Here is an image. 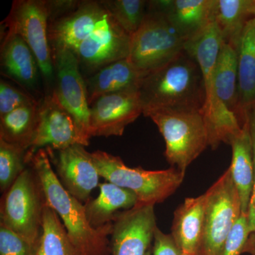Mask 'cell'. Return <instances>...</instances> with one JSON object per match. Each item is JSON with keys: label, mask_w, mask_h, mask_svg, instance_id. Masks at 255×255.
I'll return each mask as SVG.
<instances>
[{"label": "cell", "mask_w": 255, "mask_h": 255, "mask_svg": "<svg viewBox=\"0 0 255 255\" xmlns=\"http://www.w3.org/2000/svg\"><path fill=\"white\" fill-rule=\"evenodd\" d=\"M29 164L39 178L46 204L59 216L77 255L112 254L109 236L113 231V223L104 227H92L87 217L85 205L62 185L45 149L37 151Z\"/></svg>", "instance_id": "cell-1"}, {"label": "cell", "mask_w": 255, "mask_h": 255, "mask_svg": "<svg viewBox=\"0 0 255 255\" xmlns=\"http://www.w3.org/2000/svg\"><path fill=\"white\" fill-rule=\"evenodd\" d=\"M139 92L143 115L160 110L201 112L205 100L200 66L185 51L147 74Z\"/></svg>", "instance_id": "cell-2"}, {"label": "cell", "mask_w": 255, "mask_h": 255, "mask_svg": "<svg viewBox=\"0 0 255 255\" xmlns=\"http://www.w3.org/2000/svg\"><path fill=\"white\" fill-rule=\"evenodd\" d=\"M223 41L221 31L213 22L184 45V51L196 60L202 72L205 100L201 113L205 121L209 146L212 150H216L221 142L230 145L233 137L242 128L236 114L221 102L215 88V64Z\"/></svg>", "instance_id": "cell-3"}, {"label": "cell", "mask_w": 255, "mask_h": 255, "mask_svg": "<svg viewBox=\"0 0 255 255\" xmlns=\"http://www.w3.org/2000/svg\"><path fill=\"white\" fill-rule=\"evenodd\" d=\"M91 155L100 177L131 191L137 196V204L155 205L163 202L180 187L185 176L174 167L150 171L128 167L118 156L105 151L97 150Z\"/></svg>", "instance_id": "cell-4"}, {"label": "cell", "mask_w": 255, "mask_h": 255, "mask_svg": "<svg viewBox=\"0 0 255 255\" xmlns=\"http://www.w3.org/2000/svg\"><path fill=\"white\" fill-rule=\"evenodd\" d=\"M144 116L154 122L163 137L164 155L171 167L183 173L209 146L207 127L199 111L160 110Z\"/></svg>", "instance_id": "cell-5"}, {"label": "cell", "mask_w": 255, "mask_h": 255, "mask_svg": "<svg viewBox=\"0 0 255 255\" xmlns=\"http://www.w3.org/2000/svg\"><path fill=\"white\" fill-rule=\"evenodd\" d=\"M46 204L39 178L34 169L26 167L13 185L3 194L0 224L38 248Z\"/></svg>", "instance_id": "cell-6"}, {"label": "cell", "mask_w": 255, "mask_h": 255, "mask_svg": "<svg viewBox=\"0 0 255 255\" xmlns=\"http://www.w3.org/2000/svg\"><path fill=\"white\" fill-rule=\"evenodd\" d=\"M185 43L160 13L147 8L141 26L130 36L128 59L146 75L182 54Z\"/></svg>", "instance_id": "cell-7"}, {"label": "cell", "mask_w": 255, "mask_h": 255, "mask_svg": "<svg viewBox=\"0 0 255 255\" xmlns=\"http://www.w3.org/2000/svg\"><path fill=\"white\" fill-rule=\"evenodd\" d=\"M205 194L204 231L197 255H221L226 240L242 214L241 199L229 168Z\"/></svg>", "instance_id": "cell-8"}, {"label": "cell", "mask_w": 255, "mask_h": 255, "mask_svg": "<svg viewBox=\"0 0 255 255\" xmlns=\"http://www.w3.org/2000/svg\"><path fill=\"white\" fill-rule=\"evenodd\" d=\"M108 16L101 1H57L50 10L48 26L52 53L64 49L75 53Z\"/></svg>", "instance_id": "cell-9"}, {"label": "cell", "mask_w": 255, "mask_h": 255, "mask_svg": "<svg viewBox=\"0 0 255 255\" xmlns=\"http://www.w3.org/2000/svg\"><path fill=\"white\" fill-rule=\"evenodd\" d=\"M49 16L48 1L16 0L4 21L6 31L18 35L27 43L47 81L53 79L55 71L48 38Z\"/></svg>", "instance_id": "cell-10"}, {"label": "cell", "mask_w": 255, "mask_h": 255, "mask_svg": "<svg viewBox=\"0 0 255 255\" xmlns=\"http://www.w3.org/2000/svg\"><path fill=\"white\" fill-rule=\"evenodd\" d=\"M75 145L88 146L90 140L55 95L46 96L39 103L38 124L26 152V162L29 163L32 156L44 147L58 151Z\"/></svg>", "instance_id": "cell-11"}, {"label": "cell", "mask_w": 255, "mask_h": 255, "mask_svg": "<svg viewBox=\"0 0 255 255\" xmlns=\"http://www.w3.org/2000/svg\"><path fill=\"white\" fill-rule=\"evenodd\" d=\"M53 58L56 77L53 94L90 140V105L78 58L66 49L53 52Z\"/></svg>", "instance_id": "cell-12"}, {"label": "cell", "mask_w": 255, "mask_h": 255, "mask_svg": "<svg viewBox=\"0 0 255 255\" xmlns=\"http://www.w3.org/2000/svg\"><path fill=\"white\" fill-rule=\"evenodd\" d=\"M143 109L139 90H128L102 96L90 105L91 137L121 136Z\"/></svg>", "instance_id": "cell-13"}, {"label": "cell", "mask_w": 255, "mask_h": 255, "mask_svg": "<svg viewBox=\"0 0 255 255\" xmlns=\"http://www.w3.org/2000/svg\"><path fill=\"white\" fill-rule=\"evenodd\" d=\"M153 204H137L116 215L111 238L112 255H147L157 229Z\"/></svg>", "instance_id": "cell-14"}, {"label": "cell", "mask_w": 255, "mask_h": 255, "mask_svg": "<svg viewBox=\"0 0 255 255\" xmlns=\"http://www.w3.org/2000/svg\"><path fill=\"white\" fill-rule=\"evenodd\" d=\"M130 44V36L109 14L74 53L80 70L83 68L95 73L106 65L128 58Z\"/></svg>", "instance_id": "cell-15"}, {"label": "cell", "mask_w": 255, "mask_h": 255, "mask_svg": "<svg viewBox=\"0 0 255 255\" xmlns=\"http://www.w3.org/2000/svg\"><path fill=\"white\" fill-rule=\"evenodd\" d=\"M56 168L62 185L80 202H88L92 191L100 185V174L85 146L58 150Z\"/></svg>", "instance_id": "cell-16"}, {"label": "cell", "mask_w": 255, "mask_h": 255, "mask_svg": "<svg viewBox=\"0 0 255 255\" xmlns=\"http://www.w3.org/2000/svg\"><path fill=\"white\" fill-rule=\"evenodd\" d=\"M214 0H154L147 8L160 13L186 41L214 22Z\"/></svg>", "instance_id": "cell-17"}, {"label": "cell", "mask_w": 255, "mask_h": 255, "mask_svg": "<svg viewBox=\"0 0 255 255\" xmlns=\"http://www.w3.org/2000/svg\"><path fill=\"white\" fill-rule=\"evenodd\" d=\"M238 104L236 117L243 126L255 107V18L247 23L237 48Z\"/></svg>", "instance_id": "cell-18"}, {"label": "cell", "mask_w": 255, "mask_h": 255, "mask_svg": "<svg viewBox=\"0 0 255 255\" xmlns=\"http://www.w3.org/2000/svg\"><path fill=\"white\" fill-rule=\"evenodd\" d=\"M206 194L187 198L174 213L172 235L183 253L197 255L205 220Z\"/></svg>", "instance_id": "cell-19"}, {"label": "cell", "mask_w": 255, "mask_h": 255, "mask_svg": "<svg viewBox=\"0 0 255 255\" xmlns=\"http://www.w3.org/2000/svg\"><path fill=\"white\" fill-rule=\"evenodd\" d=\"M1 73L21 86L36 87L39 70L36 57L23 38L11 32L6 31L1 42Z\"/></svg>", "instance_id": "cell-20"}, {"label": "cell", "mask_w": 255, "mask_h": 255, "mask_svg": "<svg viewBox=\"0 0 255 255\" xmlns=\"http://www.w3.org/2000/svg\"><path fill=\"white\" fill-rule=\"evenodd\" d=\"M230 145L232 147V161L229 169L241 199L242 214L248 215L255 179L254 154L248 117Z\"/></svg>", "instance_id": "cell-21"}, {"label": "cell", "mask_w": 255, "mask_h": 255, "mask_svg": "<svg viewBox=\"0 0 255 255\" xmlns=\"http://www.w3.org/2000/svg\"><path fill=\"white\" fill-rule=\"evenodd\" d=\"M145 76L128 58L106 65L85 79L89 105L107 94L139 90Z\"/></svg>", "instance_id": "cell-22"}, {"label": "cell", "mask_w": 255, "mask_h": 255, "mask_svg": "<svg viewBox=\"0 0 255 255\" xmlns=\"http://www.w3.org/2000/svg\"><path fill=\"white\" fill-rule=\"evenodd\" d=\"M100 193L97 198L85 204L89 222L92 227L99 228L113 223L121 210L127 211L136 205L138 200L131 191L110 182L99 185Z\"/></svg>", "instance_id": "cell-23"}, {"label": "cell", "mask_w": 255, "mask_h": 255, "mask_svg": "<svg viewBox=\"0 0 255 255\" xmlns=\"http://www.w3.org/2000/svg\"><path fill=\"white\" fill-rule=\"evenodd\" d=\"M255 18V0H214V22L223 41L237 50L247 23Z\"/></svg>", "instance_id": "cell-24"}, {"label": "cell", "mask_w": 255, "mask_h": 255, "mask_svg": "<svg viewBox=\"0 0 255 255\" xmlns=\"http://www.w3.org/2000/svg\"><path fill=\"white\" fill-rule=\"evenodd\" d=\"M214 82L216 93L225 106L236 114L238 104L237 50L223 41L215 64Z\"/></svg>", "instance_id": "cell-25"}, {"label": "cell", "mask_w": 255, "mask_h": 255, "mask_svg": "<svg viewBox=\"0 0 255 255\" xmlns=\"http://www.w3.org/2000/svg\"><path fill=\"white\" fill-rule=\"evenodd\" d=\"M38 107L37 102L0 117V139L27 151L38 124Z\"/></svg>", "instance_id": "cell-26"}, {"label": "cell", "mask_w": 255, "mask_h": 255, "mask_svg": "<svg viewBox=\"0 0 255 255\" xmlns=\"http://www.w3.org/2000/svg\"><path fill=\"white\" fill-rule=\"evenodd\" d=\"M38 255H78L58 214L45 204Z\"/></svg>", "instance_id": "cell-27"}, {"label": "cell", "mask_w": 255, "mask_h": 255, "mask_svg": "<svg viewBox=\"0 0 255 255\" xmlns=\"http://www.w3.org/2000/svg\"><path fill=\"white\" fill-rule=\"evenodd\" d=\"M101 2L130 36L140 28L147 14V1L144 0H104Z\"/></svg>", "instance_id": "cell-28"}, {"label": "cell", "mask_w": 255, "mask_h": 255, "mask_svg": "<svg viewBox=\"0 0 255 255\" xmlns=\"http://www.w3.org/2000/svg\"><path fill=\"white\" fill-rule=\"evenodd\" d=\"M26 151L0 139V189L4 194L26 168Z\"/></svg>", "instance_id": "cell-29"}, {"label": "cell", "mask_w": 255, "mask_h": 255, "mask_svg": "<svg viewBox=\"0 0 255 255\" xmlns=\"http://www.w3.org/2000/svg\"><path fill=\"white\" fill-rule=\"evenodd\" d=\"M37 103L29 94L1 80L0 83V117L16 109Z\"/></svg>", "instance_id": "cell-30"}, {"label": "cell", "mask_w": 255, "mask_h": 255, "mask_svg": "<svg viewBox=\"0 0 255 255\" xmlns=\"http://www.w3.org/2000/svg\"><path fill=\"white\" fill-rule=\"evenodd\" d=\"M37 247L0 224V255H38Z\"/></svg>", "instance_id": "cell-31"}, {"label": "cell", "mask_w": 255, "mask_h": 255, "mask_svg": "<svg viewBox=\"0 0 255 255\" xmlns=\"http://www.w3.org/2000/svg\"><path fill=\"white\" fill-rule=\"evenodd\" d=\"M251 235L248 215L242 214L226 240L221 255H241L246 253Z\"/></svg>", "instance_id": "cell-32"}, {"label": "cell", "mask_w": 255, "mask_h": 255, "mask_svg": "<svg viewBox=\"0 0 255 255\" xmlns=\"http://www.w3.org/2000/svg\"><path fill=\"white\" fill-rule=\"evenodd\" d=\"M152 255H183L182 250L171 234H165L158 228L154 235Z\"/></svg>", "instance_id": "cell-33"}, {"label": "cell", "mask_w": 255, "mask_h": 255, "mask_svg": "<svg viewBox=\"0 0 255 255\" xmlns=\"http://www.w3.org/2000/svg\"><path fill=\"white\" fill-rule=\"evenodd\" d=\"M250 128H251L252 140H253V154H254L255 179L253 184V193H252L251 202L248 209V218L250 232L255 233V107L248 114Z\"/></svg>", "instance_id": "cell-34"}, {"label": "cell", "mask_w": 255, "mask_h": 255, "mask_svg": "<svg viewBox=\"0 0 255 255\" xmlns=\"http://www.w3.org/2000/svg\"><path fill=\"white\" fill-rule=\"evenodd\" d=\"M246 253L255 255V233H252L250 236L246 246Z\"/></svg>", "instance_id": "cell-35"}, {"label": "cell", "mask_w": 255, "mask_h": 255, "mask_svg": "<svg viewBox=\"0 0 255 255\" xmlns=\"http://www.w3.org/2000/svg\"><path fill=\"white\" fill-rule=\"evenodd\" d=\"M152 255V251H150V252H149L148 253H147V255Z\"/></svg>", "instance_id": "cell-36"}, {"label": "cell", "mask_w": 255, "mask_h": 255, "mask_svg": "<svg viewBox=\"0 0 255 255\" xmlns=\"http://www.w3.org/2000/svg\"><path fill=\"white\" fill-rule=\"evenodd\" d=\"M183 255H191L184 254V253H183Z\"/></svg>", "instance_id": "cell-37"}]
</instances>
